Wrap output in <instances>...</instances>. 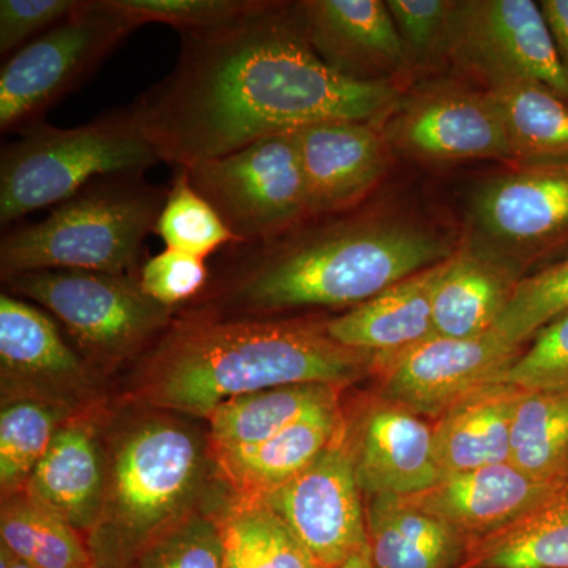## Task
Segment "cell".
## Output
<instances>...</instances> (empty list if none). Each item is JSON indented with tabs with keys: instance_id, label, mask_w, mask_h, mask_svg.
<instances>
[{
	"instance_id": "obj_1",
	"label": "cell",
	"mask_w": 568,
	"mask_h": 568,
	"mask_svg": "<svg viewBox=\"0 0 568 568\" xmlns=\"http://www.w3.org/2000/svg\"><path fill=\"white\" fill-rule=\"evenodd\" d=\"M179 36L174 70L132 104L160 160L175 168L315 123L379 121L398 95L387 82L351 80L325 65L297 2L261 0L230 24Z\"/></svg>"
},
{
	"instance_id": "obj_2",
	"label": "cell",
	"mask_w": 568,
	"mask_h": 568,
	"mask_svg": "<svg viewBox=\"0 0 568 568\" xmlns=\"http://www.w3.org/2000/svg\"><path fill=\"white\" fill-rule=\"evenodd\" d=\"M345 213L310 216L264 244L226 246L207 302L193 312L271 320L290 310L354 308L455 254L422 224Z\"/></svg>"
},
{
	"instance_id": "obj_3",
	"label": "cell",
	"mask_w": 568,
	"mask_h": 568,
	"mask_svg": "<svg viewBox=\"0 0 568 568\" xmlns=\"http://www.w3.org/2000/svg\"><path fill=\"white\" fill-rule=\"evenodd\" d=\"M325 325L185 313L142 358L138 395L162 409L205 417L235 396L297 384L342 387L377 369L379 354L339 345Z\"/></svg>"
},
{
	"instance_id": "obj_4",
	"label": "cell",
	"mask_w": 568,
	"mask_h": 568,
	"mask_svg": "<svg viewBox=\"0 0 568 568\" xmlns=\"http://www.w3.org/2000/svg\"><path fill=\"white\" fill-rule=\"evenodd\" d=\"M166 196L145 173L97 179L41 222L10 227L0 241V274L67 268L138 276Z\"/></svg>"
},
{
	"instance_id": "obj_5",
	"label": "cell",
	"mask_w": 568,
	"mask_h": 568,
	"mask_svg": "<svg viewBox=\"0 0 568 568\" xmlns=\"http://www.w3.org/2000/svg\"><path fill=\"white\" fill-rule=\"evenodd\" d=\"M203 467L200 439L179 422L152 418L126 433L106 466L99 521L84 540L95 568H121L192 510Z\"/></svg>"
},
{
	"instance_id": "obj_6",
	"label": "cell",
	"mask_w": 568,
	"mask_h": 568,
	"mask_svg": "<svg viewBox=\"0 0 568 568\" xmlns=\"http://www.w3.org/2000/svg\"><path fill=\"white\" fill-rule=\"evenodd\" d=\"M20 133V140L0 153L2 227L40 209L55 207L97 179L145 173L162 162L132 106L71 129L40 121Z\"/></svg>"
},
{
	"instance_id": "obj_7",
	"label": "cell",
	"mask_w": 568,
	"mask_h": 568,
	"mask_svg": "<svg viewBox=\"0 0 568 568\" xmlns=\"http://www.w3.org/2000/svg\"><path fill=\"white\" fill-rule=\"evenodd\" d=\"M2 282L10 293L58 317L82 355L103 366L155 345L174 321L173 310L152 301L138 276L51 268L3 276Z\"/></svg>"
},
{
	"instance_id": "obj_8",
	"label": "cell",
	"mask_w": 568,
	"mask_h": 568,
	"mask_svg": "<svg viewBox=\"0 0 568 568\" xmlns=\"http://www.w3.org/2000/svg\"><path fill=\"white\" fill-rule=\"evenodd\" d=\"M138 22L115 0H82L61 24L11 54L0 71V132L43 121L129 39Z\"/></svg>"
},
{
	"instance_id": "obj_9",
	"label": "cell",
	"mask_w": 568,
	"mask_h": 568,
	"mask_svg": "<svg viewBox=\"0 0 568 568\" xmlns=\"http://www.w3.org/2000/svg\"><path fill=\"white\" fill-rule=\"evenodd\" d=\"M182 170L222 216L237 244L274 241L308 219L294 132L272 134Z\"/></svg>"
},
{
	"instance_id": "obj_10",
	"label": "cell",
	"mask_w": 568,
	"mask_h": 568,
	"mask_svg": "<svg viewBox=\"0 0 568 568\" xmlns=\"http://www.w3.org/2000/svg\"><path fill=\"white\" fill-rule=\"evenodd\" d=\"M467 248L523 278L532 265L568 256L567 170H515L470 194Z\"/></svg>"
},
{
	"instance_id": "obj_11",
	"label": "cell",
	"mask_w": 568,
	"mask_h": 568,
	"mask_svg": "<svg viewBox=\"0 0 568 568\" xmlns=\"http://www.w3.org/2000/svg\"><path fill=\"white\" fill-rule=\"evenodd\" d=\"M487 81L489 91L515 82L547 85L568 102V73L532 0L455 2L444 50Z\"/></svg>"
},
{
	"instance_id": "obj_12",
	"label": "cell",
	"mask_w": 568,
	"mask_h": 568,
	"mask_svg": "<svg viewBox=\"0 0 568 568\" xmlns=\"http://www.w3.org/2000/svg\"><path fill=\"white\" fill-rule=\"evenodd\" d=\"M338 437L293 480L260 496L325 568L345 566L368 547L362 489Z\"/></svg>"
},
{
	"instance_id": "obj_13",
	"label": "cell",
	"mask_w": 568,
	"mask_h": 568,
	"mask_svg": "<svg viewBox=\"0 0 568 568\" xmlns=\"http://www.w3.org/2000/svg\"><path fill=\"white\" fill-rule=\"evenodd\" d=\"M519 354L521 347L495 332L477 338L435 335L390 357L379 355L377 369L388 402L439 418L474 392L504 383Z\"/></svg>"
},
{
	"instance_id": "obj_14",
	"label": "cell",
	"mask_w": 568,
	"mask_h": 568,
	"mask_svg": "<svg viewBox=\"0 0 568 568\" xmlns=\"http://www.w3.org/2000/svg\"><path fill=\"white\" fill-rule=\"evenodd\" d=\"M398 151L424 163L511 162L503 114L491 92L437 88L403 104L388 126Z\"/></svg>"
},
{
	"instance_id": "obj_15",
	"label": "cell",
	"mask_w": 568,
	"mask_h": 568,
	"mask_svg": "<svg viewBox=\"0 0 568 568\" xmlns=\"http://www.w3.org/2000/svg\"><path fill=\"white\" fill-rule=\"evenodd\" d=\"M310 216L349 212L387 170L386 141L375 122L335 121L294 130Z\"/></svg>"
},
{
	"instance_id": "obj_16",
	"label": "cell",
	"mask_w": 568,
	"mask_h": 568,
	"mask_svg": "<svg viewBox=\"0 0 568 568\" xmlns=\"http://www.w3.org/2000/svg\"><path fill=\"white\" fill-rule=\"evenodd\" d=\"M310 47L336 73L387 82L409 65V55L383 0L297 2Z\"/></svg>"
},
{
	"instance_id": "obj_17",
	"label": "cell",
	"mask_w": 568,
	"mask_h": 568,
	"mask_svg": "<svg viewBox=\"0 0 568 568\" xmlns=\"http://www.w3.org/2000/svg\"><path fill=\"white\" fill-rule=\"evenodd\" d=\"M567 491L568 484L536 480L507 462L443 478L428 491L409 499L463 537L491 536Z\"/></svg>"
},
{
	"instance_id": "obj_18",
	"label": "cell",
	"mask_w": 568,
	"mask_h": 568,
	"mask_svg": "<svg viewBox=\"0 0 568 568\" xmlns=\"http://www.w3.org/2000/svg\"><path fill=\"white\" fill-rule=\"evenodd\" d=\"M347 447L366 495L417 496L439 481L433 428L395 403L372 407Z\"/></svg>"
},
{
	"instance_id": "obj_19",
	"label": "cell",
	"mask_w": 568,
	"mask_h": 568,
	"mask_svg": "<svg viewBox=\"0 0 568 568\" xmlns=\"http://www.w3.org/2000/svg\"><path fill=\"white\" fill-rule=\"evenodd\" d=\"M104 478L106 465L95 432L78 422L59 426L22 493L85 540L99 521Z\"/></svg>"
},
{
	"instance_id": "obj_20",
	"label": "cell",
	"mask_w": 568,
	"mask_h": 568,
	"mask_svg": "<svg viewBox=\"0 0 568 568\" xmlns=\"http://www.w3.org/2000/svg\"><path fill=\"white\" fill-rule=\"evenodd\" d=\"M448 260L327 321V334L339 345L381 357H390L432 338L435 336L433 295Z\"/></svg>"
},
{
	"instance_id": "obj_21",
	"label": "cell",
	"mask_w": 568,
	"mask_h": 568,
	"mask_svg": "<svg viewBox=\"0 0 568 568\" xmlns=\"http://www.w3.org/2000/svg\"><path fill=\"white\" fill-rule=\"evenodd\" d=\"M0 366L3 386H85L89 368L47 313L0 295Z\"/></svg>"
},
{
	"instance_id": "obj_22",
	"label": "cell",
	"mask_w": 568,
	"mask_h": 568,
	"mask_svg": "<svg viewBox=\"0 0 568 568\" xmlns=\"http://www.w3.org/2000/svg\"><path fill=\"white\" fill-rule=\"evenodd\" d=\"M521 388L504 383L480 388L452 406L433 428L439 480L510 462V432Z\"/></svg>"
},
{
	"instance_id": "obj_23",
	"label": "cell",
	"mask_w": 568,
	"mask_h": 568,
	"mask_svg": "<svg viewBox=\"0 0 568 568\" xmlns=\"http://www.w3.org/2000/svg\"><path fill=\"white\" fill-rule=\"evenodd\" d=\"M338 433L335 402L310 410L260 446L213 459L234 493L264 496L312 465Z\"/></svg>"
},
{
	"instance_id": "obj_24",
	"label": "cell",
	"mask_w": 568,
	"mask_h": 568,
	"mask_svg": "<svg viewBox=\"0 0 568 568\" xmlns=\"http://www.w3.org/2000/svg\"><path fill=\"white\" fill-rule=\"evenodd\" d=\"M519 278L473 250L448 260L433 295V328L446 338H477L491 332Z\"/></svg>"
},
{
	"instance_id": "obj_25",
	"label": "cell",
	"mask_w": 568,
	"mask_h": 568,
	"mask_svg": "<svg viewBox=\"0 0 568 568\" xmlns=\"http://www.w3.org/2000/svg\"><path fill=\"white\" fill-rule=\"evenodd\" d=\"M366 532L375 568H452L462 558V534L409 497L372 496Z\"/></svg>"
},
{
	"instance_id": "obj_26",
	"label": "cell",
	"mask_w": 568,
	"mask_h": 568,
	"mask_svg": "<svg viewBox=\"0 0 568 568\" xmlns=\"http://www.w3.org/2000/svg\"><path fill=\"white\" fill-rule=\"evenodd\" d=\"M336 402L334 386L297 384L235 396L205 416L212 457L260 446L316 407Z\"/></svg>"
},
{
	"instance_id": "obj_27",
	"label": "cell",
	"mask_w": 568,
	"mask_h": 568,
	"mask_svg": "<svg viewBox=\"0 0 568 568\" xmlns=\"http://www.w3.org/2000/svg\"><path fill=\"white\" fill-rule=\"evenodd\" d=\"M489 92L503 114L515 170H567V100L536 82H515Z\"/></svg>"
},
{
	"instance_id": "obj_28",
	"label": "cell",
	"mask_w": 568,
	"mask_h": 568,
	"mask_svg": "<svg viewBox=\"0 0 568 568\" xmlns=\"http://www.w3.org/2000/svg\"><path fill=\"white\" fill-rule=\"evenodd\" d=\"M212 517L226 568H325L263 497L234 493Z\"/></svg>"
},
{
	"instance_id": "obj_29",
	"label": "cell",
	"mask_w": 568,
	"mask_h": 568,
	"mask_svg": "<svg viewBox=\"0 0 568 568\" xmlns=\"http://www.w3.org/2000/svg\"><path fill=\"white\" fill-rule=\"evenodd\" d=\"M510 463L536 480L568 484V392L521 390Z\"/></svg>"
},
{
	"instance_id": "obj_30",
	"label": "cell",
	"mask_w": 568,
	"mask_h": 568,
	"mask_svg": "<svg viewBox=\"0 0 568 568\" xmlns=\"http://www.w3.org/2000/svg\"><path fill=\"white\" fill-rule=\"evenodd\" d=\"M0 538L11 555L36 568H95L84 538L24 493L3 499Z\"/></svg>"
},
{
	"instance_id": "obj_31",
	"label": "cell",
	"mask_w": 568,
	"mask_h": 568,
	"mask_svg": "<svg viewBox=\"0 0 568 568\" xmlns=\"http://www.w3.org/2000/svg\"><path fill=\"white\" fill-rule=\"evenodd\" d=\"M480 568H568V491L477 549Z\"/></svg>"
},
{
	"instance_id": "obj_32",
	"label": "cell",
	"mask_w": 568,
	"mask_h": 568,
	"mask_svg": "<svg viewBox=\"0 0 568 568\" xmlns=\"http://www.w3.org/2000/svg\"><path fill=\"white\" fill-rule=\"evenodd\" d=\"M58 410L40 398H17L0 414L2 497L20 495L58 433Z\"/></svg>"
},
{
	"instance_id": "obj_33",
	"label": "cell",
	"mask_w": 568,
	"mask_h": 568,
	"mask_svg": "<svg viewBox=\"0 0 568 568\" xmlns=\"http://www.w3.org/2000/svg\"><path fill=\"white\" fill-rule=\"evenodd\" d=\"M153 233L160 235L166 248L203 260L237 244L222 216L193 189L182 168H175Z\"/></svg>"
},
{
	"instance_id": "obj_34",
	"label": "cell",
	"mask_w": 568,
	"mask_h": 568,
	"mask_svg": "<svg viewBox=\"0 0 568 568\" xmlns=\"http://www.w3.org/2000/svg\"><path fill=\"white\" fill-rule=\"evenodd\" d=\"M568 313V256L519 280L495 332L507 345L521 347Z\"/></svg>"
},
{
	"instance_id": "obj_35",
	"label": "cell",
	"mask_w": 568,
	"mask_h": 568,
	"mask_svg": "<svg viewBox=\"0 0 568 568\" xmlns=\"http://www.w3.org/2000/svg\"><path fill=\"white\" fill-rule=\"evenodd\" d=\"M121 568H226L219 526L212 514L192 508L149 538Z\"/></svg>"
},
{
	"instance_id": "obj_36",
	"label": "cell",
	"mask_w": 568,
	"mask_h": 568,
	"mask_svg": "<svg viewBox=\"0 0 568 568\" xmlns=\"http://www.w3.org/2000/svg\"><path fill=\"white\" fill-rule=\"evenodd\" d=\"M138 26L166 24L175 31H205L230 24L256 9L261 0H115Z\"/></svg>"
},
{
	"instance_id": "obj_37",
	"label": "cell",
	"mask_w": 568,
	"mask_h": 568,
	"mask_svg": "<svg viewBox=\"0 0 568 568\" xmlns=\"http://www.w3.org/2000/svg\"><path fill=\"white\" fill-rule=\"evenodd\" d=\"M506 383L521 390L568 392V313L538 332L508 369Z\"/></svg>"
},
{
	"instance_id": "obj_38",
	"label": "cell",
	"mask_w": 568,
	"mask_h": 568,
	"mask_svg": "<svg viewBox=\"0 0 568 568\" xmlns=\"http://www.w3.org/2000/svg\"><path fill=\"white\" fill-rule=\"evenodd\" d=\"M205 261L166 248L142 264L138 282L152 301L173 310L207 290L212 272Z\"/></svg>"
},
{
	"instance_id": "obj_39",
	"label": "cell",
	"mask_w": 568,
	"mask_h": 568,
	"mask_svg": "<svg viewBox=\"0 0 568 568\" xmlns=\"http://www.w3.org/2000/svg\"><path fill=\"white\" fill-rule=\"evenodd\" d=\"M388 11L409 55L425 59L444 50V41L454 13L448 0H387Z\"/></svg>"
},
{
	"instance_id": "obj_40",
	"label": "cell",
	"mask_w": 568,
	"mask_h": 568,
	"mask_svg": "<svg viewBox=\"0 0 568 568\" xmlns=\"http://www.w3.org/2000/svg\"><path fill=\"white\" fill-rule=\"evenodd\" d=\"M82 0H2L0 55L10 58L69 18Z\"/></svg>"
},
{
	"instance_id": "obj_41",
	"label": "cell",
	"mask_w": 568,
	"mask_h": 568,
	"mask_svg": "<svg viewBox=\"0 0 568 568\" xmlns=\"http://www.w3.org/2000/svg\"><path fill=\"white\" fill-rule=\"evenodd\" d=\"M538 3L568 73V0H541Z\"/></svg>"
},
{
	"instance_id": "obj_42",
	"label": "cell",
	"mask_w": 568,
	"mask_h": 568,
	"mask_svg": "<svg viewBox=\"0 0 568 568\" xmlns=\"http://www.w3.org/2000/svg\"><path fill=\"white\" fill-rule=\"evenodd\" d=\"M0 568H36L22 562L17 556L11 555L9 549L0 545Z\"/></svg>"
},
{
	"instance_id": "obj_43",
	"label": "cell",
	"mask_w": 568,
	"mask_h": 568,
	"mask_svg": "<svg viewBox=\"0 0 568 568\" xmlns=\"http://www.w3.org/2000/svg\"><path fill=\"white\" fill-rule=\"evenodd\" d=\"M339 568H375V566H373L372 555H369V547H366L364 551L358 552L357 556L347 560L345 566Z\"/></svg>"
}]
</instances>
